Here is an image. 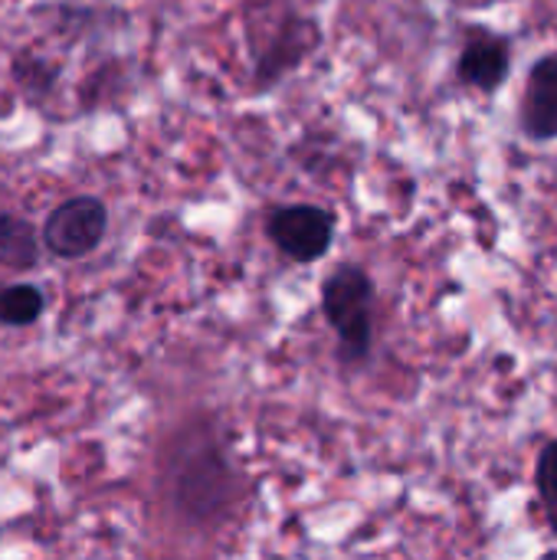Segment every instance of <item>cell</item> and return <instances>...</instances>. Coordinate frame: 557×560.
Here are the masks:
<instances>
[{
  "mask_svg": "<svg viewBox=\"0 0 557 560\" xmlns=\"http://www.w3.org/2000/svg\"><path fill=\"white\" fill-rule=\"evenodd\" d=\"M39 233L30 220L0 207V266L26 272L39 262Z\"/></svg>",
  "mask_w": 557,
  "mask_h": 560,
  "instance_id": "7",
  "label": "cell"
},
{
  "mask_svg": "<svg viewBox=\"0 0 557 560\" xmlns=\"http://www.w3.org/2000/svg\"><path fill=\"white\" fill-rule=\"evenodd\" d=\"M535 489L545 502V515H548V525L555 528L557 535V440L548 443L538 456V466H535Z\"/></svg>",
  "mask_w": 557,
  "mask_h": 560,
  "instance_id": "9",
  "label": "cell"
},
{
  "mask_svg": "<svg viewBox=\"0 0 557 560\" xmlns=\"http://www.w3.org/2000/svg\"><path fill=\"white\" fill-rule=\"evenodd\" d=\"M522 128L535 141L557 138V56H545L532 66L522 102Z\"/></svg>",
  "mask_w": 557,
  "mask_h": 560,
  "instance_id": "4",
  "label": "cell"
},
{
  "mask_svg": "<svg viewBox=\"0 0 557 560\" xmlns=\"http://www.w3.org/2000/svg\"><path fill=\"white\" fill-rule=\"evenodd\" d=\"M322 315L338 338L341 364H361L374 341V282L355 266L341 262L322 279Z\"/></svg>",
  "mask_w": 557,
  "mask_h": 560,
  "instance_id": "1",
  "label": "cell"
},
{
  "mask_svg": "<svg viewBox=\"0 0 557 560\" xmlns=\"http://www.w3.org/2000/svg\"><path fill=\"white\" fill-rule=\"evenodd\" d=\"M105 230H108V207L92 194H79L49 210L39 243L56 259H82L98 249Z\"/></svg>",
  "mask_w": 557,
  "mask_h": 560,
  "instance_id": "2",
  "label": "cell"
},
{
  "mask_svg": "<svg viewBox=\"0 0 557 560\" xmlns=\"http://www.w3.org/2000/svg\"><path fill=\"white\" fill-rule=\"evenodd\" d=\"M456 72L466 85H476L483 92H492L509 75V43L499 36H476L460 52Z\"/></svg>",
  "mask_w": 557,
  "mask_h": 560,
  "instance_id": "5",
  "label": "cell"
},
{
  "mask_svg": "<svg viewBox=\"0 0 557 560\" xmlns=\"http://www.w3.org/2000/svg\"><path fill=\"white\" fill-rule=\"evenodd\" d=\"M269 243L292 262H315L332 249L335 213L315 203H282L266 213Z\"/></svg>",
  "mask_w": 557,
  "mask_h": 560,
  "instance_id": "3",
  "label": "cell"
},
{
  "mask_svg": "<svg viewBox=\"0 0 557 560\" xmlns=\"http://www.w3.org/2000/svg\"><path fill=\"white\" fill-rule=\"evenodd\" d=\"M312 46V23H305L302 16H289L286 26L272 36V43L266 46V52L256 62V82L259 85H272L279 82L289 69L299 66V59L305 56V49Z\"/></svg>",
  "mask_w": 557,
  "mask_h": 560,
  "instance_id": "6",
  "label": "cell"
},
{
  "mask_svg": "<svg viewBox=\"0 0 557 560\" xmlns=\"http://www.w3.org/2000/svg\"><path fill=\"white\" fill-rule=\"evenodd\" d=\"M46 295L33 282H13L0 289V328H30L43 318Z\"/></svg>",
  "mask_w": 557,
  "mask_h": 560,
  "instance_id": "8",
  "label": "cell"
}]
</instances>
